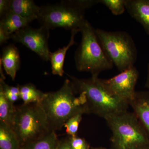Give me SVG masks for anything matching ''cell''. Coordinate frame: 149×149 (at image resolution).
Returning a JSON list of instances; mask_svg holds the SVG:
<instances>
[{"label":"cell","mask_w":149,"mask_h":149,"mask_svg":"<svg viewBox=\"0 0 149 149\" xmlns=\"http://www.w3.org/2000/svg\"><path fill=\"white\" fill-rule=\"evenodd\" d=\"M67 75L74 93L83 99L86 114L92 113L105 118L128 111L129 102L110 93L98 77L80 79L70 74Z\"/></svg>","instance_id":"cell-1"},{"label":"cell","mask_w":149,"mask_h":149,"mask_svg":"<svg viewBox=\"0 0 149 149\" xmlns=\"http://www.w3.org/2000/svg\"><path fill=\"white\" fill-rule=\"evenodd\" d=\"M76 95L68 78L58 91L46 93L40 104L45 113L52 131L61 130L68 119L75 115L86 114L83 99Z\"/></svg>","instance_id":"cell-2"},{"label":"cell","mask_w":149,"mask_h":149,"mask_svg":"<svg viewBox=\"0 0 149 149\" xmlns=\"http://www.w3.org/2000/svg\"><path fill=\"white\" fill-rule=\"evenodd\" d=\"M111 130L112 149H146L149 138L133 112L127 111L104 118Z\"/></svg>","instance_id":"cell-3"},{"label":"cell","mask_w":149,"mask_h":149,"mask_svg":"<svg viewBox=\"0 0 149 149\" xmlns=\"http://www.w3.org/2000/svg\"><path fill=\"white\" fill-rule=\"evenodd\" d=\"M80 29L81 42L74 55L76 69L98 77L101 72L112 69L113 65L99 42L95 29L88 20Z\"/></svg>","instance_id":"cell-4"},{"label":"cell","mask_w":149,"mask_h":149,"mask_svg":"<svg viewBox=\"0 0 149 149\" xmlns=\"http://www.w3.org/2000/svg\"><path fill=\"white\" fill-rule=\"evenodd\" d=\"M12 128L21 146L53 131L40 103L23 104L16 107Z\"/></svg>","instance_id":"cell-5"},{"label":"cell","mask_w":149,"mask_h":149,"mask_svg":"<svg viewBox=\"0 0 149 149\" xmlns=\"http://www.w3.org/2000/svg\"><path fill=\"white\" fill-rule=\"evenodd\" d=\"M96 35L107 55L120 72L134 66L138 51L131 35L125 31L97 28Z\"/></svg>","instance_id":"cell-6"},{"label":"cell","mask_w":149,"mask_h":149,"mask_svg":"<svg viewBox=\"0 0 149 149\" xmlns=\"http://www.w3.org/2000/svg\"><path fill=\"white\" fill-rule=\"evenodd\" d=\"M85 11L70 2L63 1L60 3L40 7L38 19L41 26L49 29L61 27L71 31L80 29L87 19Z\"/></svg>","instance_id":"cell-7"},{"label":"cell","mask_w":149,"mask_h":149,"mask_svg":"<svg viewBox=\"0 0 149 149\" xmlns=\"http://www.w3.org/2000/svg\"><path fill=\"white\" fill-rule=\"evenodd\" d=\"M49 29L41 26L33 28L29 25L22 28L10 36L11 39L21 43L45 61L50 60L51 52L48 45Z\"/></svg>","instance_id":"cell-8"},{"label":"cell","mask_w":149,"mask_h":149,"mask_svg":"<svg viewBox=\"0 0 149 149\" xmlns=\"http://www.w3.org/2000/svg\"><path fill=\"white\" fill-rule=\"evenodd\" d=\"M139 76V71L134 66L110 79H101V81L112 95L130 103L136 94L135 88Z\"/></svg>","instance_id":"cell-9"},{"label":"cell","mask_w":149,"mask_h":149,"mask_svg":"<svg viewBox=\"0 0 149 149\" xmlns=\"http://www.w3.org/2000/svg\"><path fill=\"white\" fill-rule=\"evenodd\" d=\"M129 104L149 138V91H136Z\"/></svg>","instance_id":"cell-10"},{"label":"cell","mask_w":149,"mask_h":149,"mask_svg":"<svg viewBox=\"0 0 149 149\" xmlns=\"http://www.w3.org/2000/svg\"><path fill=\"white\" fill-rule=\"evenodd\" d=\"M125 8L130 16L143 26L149 35V0H125Z\"/></svg>","instance_id":"cell-11"},{"label":"cell","mask_w":149,"mask_h":149,"mask_svg":"<svg viewBox=\"0 0 149 149\" xmlns=\"http://www.w3.org/2000/svg\"><path fill=\"white\" fill-rule=\"evenodd\" d=\"M0 63L7 74L10 76L13 80H15L21 63L17 48L13 44L4 47Z\"/></svg>","instance_id":"cell-12"},{"label":"cell","mask_w":149,"mask_h":149,"mask_svg":"<svg viewBox=\"0 0 149 149\" xmlns=\"http://www.w3.org/2000/svg\"><path fill=\"white\" fill-rule=\"evenodd\" d=\"M40 7L32 0H10L9 11L32 22L37 19Z\"/></svg>","instance_id":"cell-13"},{"label":"cell","mask_w":149,"mask_h":149,"mask_svg":"<svg viewBox=\"0 0 149 149\" xmlns=\"http://www.w3.org/2000/svg\"><path fill=\"white\" fill-rule=\"evenodd\" d=\"M81 29H74L71 31V37L67 45L60 48L53 53H50V60L52 65V73L54 75L62 76L64 73L63 65L67 52L70 47L75 44V37Z\"/></svg>","instance_id":"cell-14"},{"label":"cell","mask_w":149,"mask_h":149,"mask_svg":"<svg viewBox=\"0 0 149 149\" xmlns=\"http://www.w3.org/2000/svg\"><path fill=\"white\" fill-rule=\"evenodd\" d=\"M31 22L29 20L9 11L1 18L0 28L10 37L14 33L29 25Z\"/></svg>","instance_id":"cell-15"},{"label":"cell","mask_w":149,"mask_h":149,"mask_svg":"<svg viewBox=\"0 0 149 149\" xmlns=\"http://www.w3.org/2000/svg\"><path fill=\"white\" fill-rule=\"evenodd\" d=\"M21 147L12 127L0 121V149H21Z\"/></svg>","instance_id":"cell-16"},{"label":"cell","mask_w":149,"mask_h":149,"mask_svg":"<svg viewBox=\"0 0 149 149\" xmlns=\"http://www.w3.org/2000/svg\"><path fill=\"white\" fill-rule=\"evenodd\" d=\"M18 86L20 99L24 104L40 103L45 97L46 93L37 89L32 83Z\"/></svg>","instance_id":"cell-17"},{"label":"cell","mask_w":149,"mask_h":149,"mask_svg":"<svg viewBox=\"0 0 149 149\" xmlns=\"http://www.w3.org/2000/svg\"><path fill=\"white\" fill-rule=\"evenodd\" d=\"M59 141L56 132L53 131L41 139L22 146L21 149H57Z\"/></svg>","instance_id":"cell-18"},{"label":"cell","mask_w":149,"mask_h":149,"mask_svg":"<svg viewBox=\"0 0 149 149\" xmlns=\"http://www.w3.org/2000/svg\"><path fill=\"white\" fill-rule=\"evenodd\" d=\"M16 107L6 98L0 88V121L13 127Z\"/></svg>","instance_id":"cell-19"},{"label":"cell","mask_w":149,"mask_h":149,"mask_svg":"<svg viewBox=\"0 0 149 149\" xmlns=\"http://www.w3.org/2000/svg\"><path fill=\"white\" fill-rule=\"evenodd\" d=\"M99 3L107 7L115 15H119L126 10L125 0H99Z\"/></svg>","instance_id":"cell-20"},{"label":"cell","mask_w":149,"mask_h":149,"mask_svg":"<svg viewBox=\"0 0 149 149\" xmlns=\"http://www.w3.org/2000/svg\"><path fill=\"white\" fill-rule=\"evenodd\" d=\"M4 80L0 79V88L2 90L7 100L14 104L20 99L19 87L18 85L17 87L10 86L5 83Z\"/></svg>","instance_id":"cell-21"},{"label":"cell","mask_w":149,"mask_h":149,"mask_svg":"<svg viewBox=\"0 0 149 149\" xmlns=\"http://www.w3.org/2000/svg\"><path fill=\"white\" fill-rule=\"evenodd\" d=\"M83 114L79 113L70 118L64 125L66 132L69 136H77L79 124L82 119Z\"/></svg>","instance_id":"cell-22"},{"label":"cell","mask_w":149,"mask_h":149,"mask_svg":"<svg viewBox=\"0 0 149 149\" xmlns=\"http://www.w3.org/2000/svg\"><path fill=\"white\" fill-rule=\"evenodd\" d=\"M72 149H90V147L85 139L77 136L68 137Z\"/></svg>","instance_id":"cell-23"},{"label":"cell","mask_w":149,"mask_h":149,"mask_svg":"<svg viewBox=\"0 0 149 149\" xmlns=\"http://www.w3.org/2000/svg\"><path fill=\"white\" fill-rule=\"evenodd\" d=\"M69 1L73 5L85 11L99 3V0H75Z\"/></svg>","instance_id":"cell-24"},{"label":"cell","mask_w":149,"mask_h":149,"mask_svg":"<svg viewBox=\"0 0 149 149\" xmlns=\"http://www.w3.org/2000/svg\"><path fill=\"white\" fill-rule=\"evenodd\" d=\"M10 1V0L0 1V16L2 18L9 11Z\"/></svg>","instance_id":"cell-25"},{"label":"cell","mask_w":149,"mask_h":149,"mask_svg":"<svg viewBox=\"0 0 149 149\" xmlns=\"http://www.w3.org/2000/svg\"><path fill=\"white\" fill-rule=\"evenodd\" d=\"M57 149H72L70 144L68 137L59 141Z\"/></svg>","instance_id":"cell-26"},{"label":"cell","mask_w":149,"mask_h":149,"mask_svg":"<svg viewBox=\"0 0 149 149\" xmlns=\"http://www.w3.org/2000/svg\"><path fill=\"white\" fill-rule=\"evenodd\" d=\"M10 39V37L7 35L1 28H0V45L6 43L8 40Z\"/></svg>","instance_id":"cell-27"},{"label":"cell","mask_w":149,"mask_h":149,"mask_svg":"<svg viewBox=\"0 0 149 149\" xmlns=\"http://www.w3.org/2000/svg\"><path fill=\"white\" fill-rule=\"evenodd\" d=\"M145 86L146 88H148L149 89V61L148 63V67H147V78Z\"/></svg>","instance_id":"cell-28"},{"label":"cell","mask_w":149,"mask_h":149,"mask_svg":"<svg viewBox=\"0 0 149 149\" xmlns=\"http://www.w3.org/2000/svg\"><path fill=\"white\" fill-rule=\"evenodd\" d=\"M90 149H108L106 148H103V147H90Z\"/></svg>","instance_id":"cell-29"},{"label":"cell","mask_w":149,"mask_h":149,"mask_svg":"<svg viewBox=\"0 0 149 149\" xmlns=\"http://www.w3.org/2000/svg\"><path fill=\"white\" fill-rule=\"evenodd\" d=\"M146 149H149V147H148V148H147Z\"/></svg>","instance_id":"cell-30"}]
</instances>
